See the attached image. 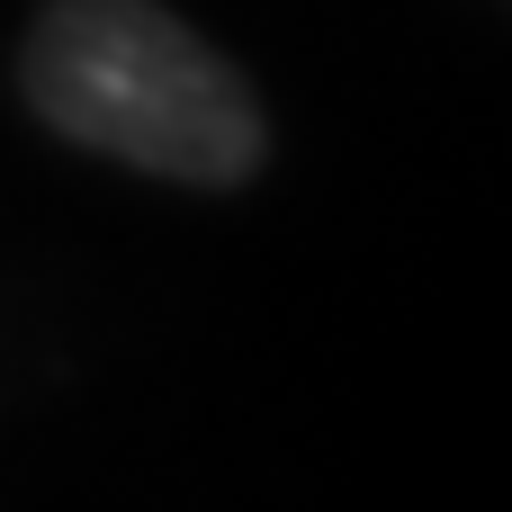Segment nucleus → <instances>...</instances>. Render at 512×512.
<instances>
[{
	"instance_id": "1",
	"label": "nucleus",
	"mask_w": 512,
	"mask_h": 512,
	"mask_svg": "<svg viewBox=\"0 0 512 512\" xmlns=\"http://www.w3.org/2000/svg\"><path fill=\"white\" fill-rule=\"evenodd\" d=\"M18 99L63 144L180 189H243L270 162L261 90L162 0H45L18 45Z\"/></svg>"
}]
</instances>
